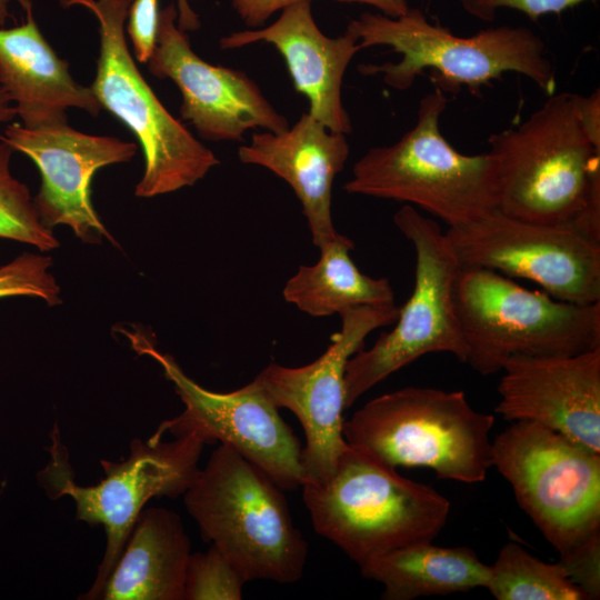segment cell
Returning <instances> with one entry per match:
<instances>
[{
  "instance_id": "cell-1",
  "label": "cell",
  "mask_w": 600,
  "mask_h": 600,
  "mask_svg": "<svg viewBox=\"0 0 600 600\" xmlns=\"http://www.w3.org/2000/svg\"><path fill=\"white\" fill-rule=\"evenodd\" d=\"M362 49L387 46L400 53L397 62L359 64L363 76H381L396 90L409 89L430 71L446 94L467 87L472 93L507 72L530 79L548 93L556 88L554 68L543 39L527 27L499 26L460 37L432 23L418 8L398 18L363 12L347 27Z\"/></svg>"
},
{
  "instance_id": "cell-2",
  "label": "cell",
  "mask_w": 600,
  "mask_h": 600,
  "mask_svg": "<svg viewBox=\"0 0 600 600\" xmlns=\"http://www.w3.org/2000/svg\"><path fill=\"white\" fill-rule=\"evenodd\" d=\"M282 491L232 447L220 444L184 492L183 502L201 537L246 582L293 583L303 574L308 542L294 526Z\"/></svg>"
},
{
  "instance_id": "cell-3",
  "label": "cell",
  "mask_w": 600,
  "mask_h": 600,
  "mask_svg": "<svg viewBox=\"0 0 600 600\" xmlns=\"http://www.w3.org/2000/svg\"><path fill=\"white\" fill-rule=\"evenodd\" d=\"M396 469L348 444L326 482L301 486L317 533L359 567L392 550L431 542L446 526L449 500Z\"/></svg>"
},
{
  "instance_id": "cell-4",
  "label": "cell",
  "mask_w": 600,
  "mask_h": 600,
  "mask_svg": "<svg viewBox=\"0 0 600 600\" xmlns=\"http://www.w3.org/2000/svg\"><path fill=\"white\" fill-rule=\"evenodd\" d=\"M447 94L434 87L419 102L410 130L389 146L370 148L343 184L348 193L418 207L457 227L499 207V188L489 152L464 154L440 130Z\"/></svg>"
},
{
  "instance_id": "cell-5",
  "label": "cell",
  "mask_w": 600,
  "mask_h": 600,
  "mask_svg": "<svg viewBox=\"0 0 600 600\" xmlns=\"http://www.w3.org/2000/svg\"><path fill=\"white\" fill-rule=\"evenodd\" d=\"M494 418L461 390L407 387L381 394L343 422L346 442L397 467H426L438 479L478 483L492 467Z\"/></svg>"
},
{
  "instance_id": "cell-6",
  "label": "cell",
  "mask_w": 600,
  "mask_h": 600,
  "mask_svg": "<svg viewBox=\"0 0 600 600\" xmlns=\"http://www.w3.org/2000/svg\"><path fill=\"white\" fill-rule=\"evenodd\" d=\"M577 96L551 93L520 126L488 138L501 212L570 223L600 183V149L582 127Z\"/></svg>"
},
{
  "instance_id": "cell-7",
  "label": "cell",
  "mask_w": 600,
  "mask_h": 600,
  "mask_svg": "<svg viewBox=\"0 0 600 600\" xmlns=\"http://www.w3.org/2000/svg\"><path fill=\"white\" fill-rule=\"evenodd\" d=\"M453 302L464 363L482 376L512 357L572 356L600 348V302L558 300L484 268H461Z\"/></svg>"
},
{
  "instance_id": "cell-8",
  "label": "cell",
  "mask_w": 600,
  "mask_h": 600,
  "mask_svg": "<svg viewBox=\"0 0 600 600\" xmlns=\"http://www.w3.org/2000/svg\"><path fill=\"white\" fill-rule=\"evenodd\" d=\"M50 436V458L37 473L40 487L52 500L70 497L76 519L91 527L102 526L106 532V550L94 581L79 597L97 600L147 502L152 498L184 494L200 470L198 461L204 443L191 433L171 441L152 436L146 441L136 438L130 442L128 458L101 460L104 478L96 484L81 486L74 481L68 448L57 424Z\"/></svg>"
},
{
  "instance_id": "cell-9",
  "label": "cell",
  "mask_w": 600,
  "mask_h": 600,
  "mask_svg": "<svg viewBox=\"0 0 600 600\" xmlns=\"http://www.w3.org/2000/svg\"><path fill=\"white\" fill-rule=\"evenodd\" d=\"M66 7L88 8L98 19L100 51L90 86L102 109L137 137L144 171L134 194L152 198L191 187L220 163L160 102L138 70L124 37L133 0H60Z\"/></svg>"
},
{
  "instance_id": "cell-10",
  "label": "cell",
  "mask_w": 600,
  "mask_h": 600,
  "mask_svg": "<svg viewBox=\"0 0 600 600\" xmlns=\"http://www.w3.org/2000/svg\"><path fill=\"white\" fill-rule=\"evenodd\" d=\"M393 222L416 252L413 290L400 308L396 326L371 348L361 349L349 359L344 374L346 409L422 356L447 352L462 363L466 361L467 348L453 302L461 267L446 231L410 204L394 213Z\"/></svg>"
},
{
  "instance_id": "cell-11",
  "label": "cell",
  "mask_w": 600,
  "mask_h": 600,
  "mask_svg": "<svg viewBox=\"0 0 600 600\" xmlns=\"http://www.w3.org/2000/svg\"><path fill=\"white\" fill-rule=\"evenodd\" d=\"M492 467L560 556L600 531V453L521 420L493 439Z\"/></svg>"
},
{
  "instance_id": "cell-12",
  "label": "cell",
  "mask_w": 600,
  "mask_h": 600,
  "mask_svg": "<svg viewBox=\"0 0 600 600\" xmlns=\"http://www.w3.org/2000/svg\"><path fill=\"white\" fill-rule=\"evenodd\" d=\"M132 349L152 358L184 404L177 417L160 423L153 438L194 434L204 444L232 447L264 472L280 489L296 490L304 482L302 448L279 410L252 380L231 392L208 390L188 377L176 359L162 353L144 328H120Z\"/></svg>"
},
{
  "instance_id": "cell-13",
  "label": "cell",
  "mask_w": 600,
  "mask_h": 600,
  "mask_svg": "<svg viewBox=\"0 0 600 600\" xmlns=\"http://www.w3.org/2000/svg\"><path fill=\"white\" fill-rule=\"evenodd\" d=\"M446 234L461 268L528 279L567 302H600V246L570 223L532 222L497 209Z\"/></svg>"
},
{
  "instance_id": "cell-14",
  "label": "cell",
  "mask_w": 600,
  "mask_h": 600,
  "mask_svg": "<svg viewBox=\"0 0 600 600\" xmlns=\"http://www.w3.org/2000/svg\"><path fill=\"white\" fill-rule=\"evenodd\" d=\"M399 310L396 304L347 309L340 313L341 330L317 360L296 368L272 362L253 379L273 406L290 410L303 428L304 482L322 483L333 473L348 447L342 433L347 363L372 331L396 322Z\"/></svg>"
},
{
  "instance_id": "cell-15",
  "label": "cell",
  "mask_w": 600,
  "mask_h": 600,
  "mask_svg": "<svg viewBox=\"0 0 600 600\" xmlns=\"http://www.w3.org/2000/svg\"><path fill=\"white\" fill-rule=\"evenodd\" d=\"M177 19L173 4L160 11L158 42L148 68L154 77L176 83L182 98L180 114L201 138L242 141L250 129L289 128L287 118L246 72L208 63L196 54Z\"/></svg>"
},
{
  "instance_id": "cell-16",
  "label": "cell",
  "mask_w": 600,
  "mask_h": 600,
  "mask_svg": "<svg viewBox=\"0 0 600 600\" xmlns=\"http://www.w3.org/2000/svg\"><path fill=\"white\" fill-rule=\"evenodd\" d=\"M0 141L39 169L41 184L33 203L46 227L66 224L84 243L100 244L103 239L116 243L93 208L90 184L98 169L131 160L136 143L83 133L68 123L39 129L12 123Z\"/></svg>"
},
{
  "instance_id": "cell-17",
  "label": "cell",
  "mask_w": 600,
  "mask_h": 600,
  "mask_svg": "<svg viewBox=\"0 0 600 600\" xmlns=\"http://www.w3.org/2000/svg\"><path fill=\"white\" fill-rule=\"evenodd\" d=\"M494 411L533 421L600 453V348L572 356L508 359Z\"/></svg>"
},
{
  "instance_id": "cell-18",
  "label": "cell",
  "mask_w": 600,
  "mask_h": 600,
  "mask_svg": "<svg viewBox=\"0 0 600 600\" xmlns=\"http://www.w3.org/2000/svg\"><path fill=\"white\" fill-rule=\"evenodd\" d=\"M270 26L222 37V50L239 49L254 42L272 44L284 59L294 90L309 101L308 113L330 131L351 133L352 123L342 100L346 70L361 50L349 32L331 38L317 26L311 1L281 10Z\"/></svg>"
},
{
  "instance_id": "cell-19",
  "label": "cell",
  "mask_w": 600,
  "mask_h": 600,
  "mask_svg": "<svg viewBox=\"0 0 600 600\" xmlns=\"http://www.w3.org/2000/svg\"><path fill=\"white\" fill-rule=\"evenodd\" d=\"M349 153L347 134L330 131L308 112L281 132H253L238 149L240 162L263 167L292 188L318 248L339 233L331 216L332 184Z\"/></svg>"
},
{
  "instance_id": "cell-20",
  "label": "cell",
  "mask_w": 600,
  "mask_h": 600,
  "mask_svg": "<svg viewBox=\"0 0 600 600\" xmlns=\"http://www.w3.org/2000/svg\"><path fill=\"white\" fill-rule=\"evenodd\" d=\"M27 21L0 28V86L28 129L68 123L67 110L79 108L97 116L102 107L90 87L76 82L68 62L41 34L29 0H19Z\"/></svg>"
},
{
  "instance_id": "cell-21",
  "label": "cell",
  "mask_w": 600,
  "mask_h": 600,
  "mask_svg": "<svg viewBox=\"0 0 600 600\" xmlns=\"http://www.w3.org/2000/svg\"><path fill=\"white\" fill-rule=\"evenodd\" d=\"M191 543L178 513L143 509L100 599L183 600Z\"/></svg>"
},
{
  "instance_id": "cell-22",
  "label": "cell",
  "mask_w": 600,
  "mask_h": 600,
  "mask_svg": "<svg viewBox=\"0 0 600 600\" xmlns=\"http://www.w3.org/2000/svg\"><path fill=\"white\" fill-rule=\"evenodd\" d=\"M363 578L383 586V600H412L486 588L490 566L468 547L409 544L360 566Z\"/></svg>"
},
{
  "instance_id": "cell-23",
  "label": "cell",
  "mask_w": 600,
  "mask_h": 600,
  "mask_svg": "<svg viewBox=\"0 0 600 600\" xmlns=\"http://www.w3.org/2000/svg\"><path fill=\"white\" fill-rule=\"evenodd\" d=\"M354 243L338 233L320 247V259L300 266L287 281L283 298L312 317H327L362 306L394 304V292L387 278L362 273L350 257Z\"/></svg>"
},
{
  "instance_id": "cell-24",
  "label": "cell",
  "mask_w": 600,
  "mask_h": 600,
  "mask_svg": "<svg viewBox=\"0 0 600 600\" xmlns=\"http://www.w3.org/2000/svg\"><path fill=\"white\" fill-rule=\"evenodd\" d=\"M486 588L497 600H584L558 562H543L513 541L490 566Z\"/></svg>"
},
{
  "instance_id": "cell-25",
  "label": "cell",
  "mask_w": 600,
  "mask_h": 600,
  "mask_svg": "<svg viewBox=\"0 0 600 600\" xmlns=\"http://www.w3.org/2000/svg\"><path fill=\"white\" fill-rule=\"evenodd\" d=\"M12 151L0 141V238L34 246L42 252L57 249L60 243L42 223L28 187L10 173Z\"/></svg>"
},
{
  "instance_id": "cell-26",
  "label": "cell",
  "mask_w": 600,
  "mask_h": 600,
  "mask_svg": "<svg viewBox=\"0 0 600 600\" xmlns=\"http://www.w3.org/2000/svg\"><path fill=\"white\" fill-rule=\"evenodd\" d=\"M246 580L214 546L190 554L183 600H240Z\"/></svg>"
},
{
  "instance_id": "cell-27",
  "label": "cell",
  "mask_w": 600,
  "mask_h": 600,
  "mask_svg": "<svg viewBox=\"0 0 600 600\" xmlns=\"http://www.w3.org/2000/svg\"><path fill=\"white\" fill-rule=\"evenodd\" d=\"M52 259L39 253L23 252L0 267V298L28 296L48 306L61 302L60 287L50 272Z\"/></svg>"
},
{
  "instance_id": "cell-28",
  "label": "cell",
  "mask_w": 600,
  "mask_h": 600,
  "mask_svg": "<svg viewBox=\"0 0 600 600\" xmlns=\"http://www.w3.org/2000/svg\"><path fill=\"white\" fill-rule=\"evenodd\" d=\"M558 563L582 592L584 600L600 598V531L591 534L570 552L560 556Z\"/></svg>"
},
{
  "instance_id": "cell-29",
  "label": "cell",
  "mask_w": 600,
  "mask_h": 600,
  "mask_svg": "<svg viewBox=\"0 0 600 600\" xmlns=\"http://www.w3.org/2000/svg\"><path fill=\"white\" fill-rule=\"evenodd\" d=\"M586 1L597 0H457L468 14L487 22L493 21L502 8L520 11L531 20H538L546 14H560Z\"/></svg>"
},
{
  "instance_id": "cell-30",
  "label": "cell",
  "mask_w": 600,
  "mask_h": 600,
  "mask_svg": "<svg viewBox=\"0 0 600 600\" xmlns=\"http://www.w3.org/2000/svg\"><path fill=\"white\" fill-rule=\"evenodd\" d=\"M127 18V31L136 59L141 63H148L158 42L159 0H133Z\"/></svg>"
},
{
  "instance_id": "cell-31",
  "label": "cell",
  "mask_w": 600,
  "mask_h": 600,
  "mask_svg": "<svg viewBox=\"0 0 600 600\" xmlns=\"http://www.w3.org/2000/svg\"><path fill=\"white\" fill-rule=\"evenodd\" d=\"M303 1L311 0H231V3L244 24L256 28L263 24L272 13Z\"/></svg>"
},
{
  "instance_id": "cell-32",
  "label": "cell",
  "mask_w": 600,
  "mask_h": 600,
  "mask_svg": "<svg viewBox=\"0 0 600 600\" xmlns=\"http://www.w3.org/2000/svg\"><path fill=\"white\" fill-rule=\"evenodd\" d=\"M577 109L580 121L592 143L600 149V92L594 90L589 96H577Z\"/></svg>"
},
{
  "instance_id": "cell-33",
  "label": "cell",
  "mask_w": 600,
  "mask_h": 600,
  "mask_svg": "<svg viewBox=\"0 0 600 600\" xmlns=\"http://www.w3.org/2000/svg\"><path fill=\"white\" fill-rule=\"evenodd\" d=\"M346 3H361L374 7L381 14L389 18H398L410 9L407 0H334Z\"/></svg>"
},
{
  "instance_id": "cell-34",
  "label": "cell",
  "mask_w": 600,
  "mask_h": 600,
  "mask_svg": "<svg viewBox=\"0 0 600 600\" xmlns=\"http://www.w3.org/2000/svg\"><path fill=\"white\" fill-rule=\"evenodd\" d=\"M178 27L182 31H196L200 28V21L196 12L189 6L188 0H177Z\"/></svg>"
},
{
  "instance_id": "cell-35",
  "label": "cell",
  "mask_w": 600,
  "mask_h": 600,
  "mask_svg": "<svg viewBox=\"0 0 600 600\" xmlns=\"http://www.w3.org/2000/svg\"><path fill=\"white\" fill-rule=\"evenodd\" d=\"M10 102V98L0 86V123L12 120L17 114L16 108Z\"/></svg>"
},
{
  "instance_id": "cell-36",
  "label": "cell",
  "mask_w": 600,
  "mask_h": 600,
  "mask_svg": "<svg viewBox=\"0 0 600 600\" xmlns=\"http://www.w3.org/2000/svg\"><path fill=\"white\" fill-rule=\"evenodd\" d=\"M8 1L9 0H0V24H2L6 21V18L9 17L7 9Z\"/></svg>"
}]
</instances>
